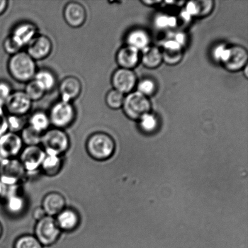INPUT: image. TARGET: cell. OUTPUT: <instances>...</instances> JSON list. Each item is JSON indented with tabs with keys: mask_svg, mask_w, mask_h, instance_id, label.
<instances>
[{
	"mask_svg": "<svg viewBox=\"0 0 248 248\" xmlns=\"http://www.w3.org/2000/svg\"><path fill=\"white\" fill-rule=\"evenodd\" d=\"M24 92L31 102L40 100L46 93L42 87L33 79L26 83Z\"/></svg>",
	"mask_w": 248,
	"mask_h": 248,
	"instance_id": "83f0119b",
	"label": "cell"
},
{
	"mask_svg": "<svg viewBox=\"0 0 248 248\" xmlns=\"http://www.w3.org/2000/svg\"><path fill=\"white\" fill-rule=\"evenodd\" d=\"M3 48L5 52L12 55L21 52V47L17 44L11 35L5 39L3 43Z\"/></svg>",
	"mask_w": 248,
	"mask_h": 248,
	"instance_id": "e575fe53",
	"label": "cell"
},
{
	"mask_svg": "<svg viewBox=\"0 0 248 248\" xmlns=\"http://www.w3.org/2000/svg\"><path fill=\"white\" fill-rule=\"evenodd\" d=\"M12 93L11 86L8 82L0 81V107H3Z\"/></svg>",
	"mask_w": 248,
	"mask_h": 248,
	"instance_id": "8d00e7d4",
	"label": "cell"
},
{
	"mask_svg": "<svg viewBox=\"0 0 248 248\" xmlns=\"http://www.w3.org/2000/svg\"><path fill=\"white\" fill-rule=\"evenodd\" d=\"M14 248H44L34 235L24 234L17 238Z\"/></svg>",
	"mask_w": 248,
	"mask_h": 248,
	"instance_id": "f546056e",
	"label": "cell"
},
{
	"mask_svg": "<svg viewBox=\"0 0 248 248\" xmlns=\"http://www.w3.org/2000/svg\"><path fill=\"white\" fill-rule=\"evenodd\" d=\"M2 234V227L1 223H0V238L1 237Z\"/></svg>",
	"mask_w": 248,
	"mask_h": 248,
	"instance_id": "7bdbcfd3",
	"label": "cell"
},
{
	"mask_svg": "<svg viewBox=\"0 0 248 248\" xmlns=\"http://www.w3.org/2000/svg\"><path fill=\"white\" fill-rule=\"evenodd\" d=\"M19 155L26 173H31L40 170L46 153L41 145L25 146Z\"/></svg>",
	"mask_w": 248,
	"mask_h": 248,
	"instance_id": "9c48e42d",
	"label": "cell"
},
{
	"mask_svg": "<svg viewBox=\"0 0 248 248\" xmlns=\"http://www.w3.org/2000/svg\"><path fill=\"white\" fill-rule=\"evenodd\" d=\"M52 43L48 36L38 35L27 46V53L36 61L43 60L50 55L52 50Z\"/></svg>",
	"mask_w": 248,
	"mask_h": 248,
	"instance_id": "4fadbf2b",
	"label": "cell"
},
{
	"mask_svg": "<svg viewBox=\"0 0 248 248\" xmlns=\"http://www.w3.org/2000/svg\"><path fill=\"white\" fill-rule=\"evenodd\" d=\"M140 51L131 46L126 45L121 48L116 53V62L123 69L133 70L140 60Z\"/></svg>",
	"mask_w": 248,
	"mask_h": 248,
	"instance_id": "ffe728a7",
	"label": "cell"
},
{
	"mask_svg": "<svg viewBox=\"0 0 248 248\" xmlns=\"http://www.w3.org/2000/svg\"><path fill=\"white\" fill-rule=\"evenodd\" d=\"M7 69L12 78L22 83L31 81L37 72L35 61L23 51L11 56Z\"/></svg>",
	"mask_w": 248,
	"mask_h": 248,
	"instance_id": "6da1fadb",
	"label": "cell"
},
{
	"mask_svg": "<svg viewBox=\"0 0 248 248\" xmlns=\"http://www.w3.org/2000/svg\"><path fill=\"white\" fill-rule=\"evenodd\" d=\"M5 190H6V186L0 182V196H4Z\"/></svg>",
	"mask_w": 248,
	"mask_h": 248,
	"instance_id": "b9f144b4",
	"label": "cell"
},
{
	"mask_svg": "<svg viewBox=\"0 0 248 248\" xmlns=\"http://www.w3.org/2000/svg\"><path fill=\"white\" fill-rule=\"evenodd\" d=\"M81 91V82L77 77H67L60 82L59 92L62 101L72 103L78 98Z\"/></svg>",
	"mask_w": 248,
	"mask_h": 248,
	"instance_id": "ac0fdd59",
	"label": "cell"
},
{
	"mask_svg": "<svg viewBox=\"0 0 248 248\" xmlns=\"http://www.w3.org/2000/svg\"><path fill=\"white\" fill-rule=\"evenodd\" d=\"M33 79L35 80L46 92L52 91L57 83L55 75L47 69L38 70Z\"/></svg>",
	"mask_w": 248,
	"mask_h": 248,
	"instance_id": "484cf974",
	"label": "cell"
},
{
	"mask_svg": "<svg viewBox=\"0 0 248 248\" xmlns=\"http://www.w3.org/2000/svg\"><path fill=\"white\" fill-rule=\"evenodd\" d=\"M8 6V1L7 0H0V16L4 13Z\"/></svg>",
	"mask_w": 248,
	"mask_h": 248,
	"instance_id": "60d3db41",
	"label": "cell"
},
{
	"mask_svg": "<svg viewBox=\"0 0 248 248\" xmlns=\"http://www.w3.org/2000/svg\"><path fill=\"white\" fill-rule=\"evenodd\" d=\"M40 145L46 154L62 156L69 150V136L62 129L49 128L43 134Z\"/></svg>",
	"mask_w": 248,
	"mask_h": 248,
	"instance_id": "3957f363",
	"label": "cell"
},
{
	"mask_svg": "<svg viewBox=\"0 0 248 248\" xmlns=\"http://www.w3.org/2000/svg\"><path fill=\"white\" fill-rule=\"evenodd\" d=\"M61 233L55 217L50 216H46L36 222L34 228V236L43 247L54 245L60 239Z\"/></svg>",
	"mask_w": 248,
	"mask_h": 248,
	"instance_id": "5b68a950",
	"label": "cell"
},
{
	"mask_svg": "<svg viewBox=\"0 0 248 248\" xmlns=\"http://www.w3.org/2000/svg\"><path fill=\"white\" fill-rule=\"evenodd\" d=\"M38 35V29L35 24L31 22H23L15 27L11 34L12 38L21 48L28 46Z\"/></svg>",
	"mask_w": 248,
	"mask_h": 248,
	"instance_id": "e0dca14e",
	"label": "cell"
},
{
	"mask_svg": "<svg viewBox=\"0 0 248 248\" xmlns=\"http://www.w3.org/2000/svg\"><path fill=\"white\" fill-rule=\"evenodd\" d=\"M177 19L174 16H168L165 15L158 16L155 19V25L160 28H165L167 27L173 28L176 26Z\"/></svg>",
	"mask_w": 248,
	"mask_h": 248,
	"instance_id": "d590c367",
	"label": "cell"
},
{
	"mask_svg": "<svg viewBox=\"0 0 248 248\" xmlns=\"http://www.w3.org/2000/svg\"><path fill=\"white\" fill-rule=\"evenodd\" d=\"M111 82L113 89L124 94H128L137 85V77L133 70L120 68L114 72Z\"/></svg>",
	"mask_w": 248,
	"mask_h": 248,
	"instance_id": "8fae6325",
	"label": "cell"
},
{
	"mask_svg": "<svg viewBox=\"0 0 248 248\" xmlns=\"http://www.w3.org/2000/svg\"><path fill=\"white\" fill-rule=\"evenodd\" d=\"M139 121L141 130L146 133H152L155 131L159 124L155 116L151 113L143 116Z\"/></svg>",
	"mask_w": 248,
	"mask_h": 248,
	"instance_id": "1f68e13d",
	"label": "cell"
},
{
	"mask_svg": "<svg viewBox=\"0 0 248 248\" xmlns=\"http://www.w3.org/2000/svg\"><path fill=\"white\" fill-rule=\"evenodd\" d=\"M28 122V125L42 134L48 130L51 125L48 114L43 111H37L33 113Z\"/></svg>",
	"mask_w": 248,
	"mask_h": 248,
	"instance_id": "d4e9b609",
	"label": "cell"
},
{
	"mask_svg": "<svg viewBox=\"0 0 248 248\" xmlns=\"http://www.w3.org/2000/svg\"><path fill=\"white\" fill-rule=\"evenodd\" d=\"M62 165V156L46 153L45 157L41 165L40 170L46 176L53 177L60 173Z\"/></svg>",
	"mask_w": 248,
	"mask_h": 248,
	"instance_id": "cb8c5ba5",
	"label": "cell"
},
{
	"mask_svg": "<svg viewBox=\"0 0 248 248\" xmlns=\"http://www.w3.org/2000/svg\"><path fill=\"white\" fill-rule=\"evenodd\" d=\"M61 232H71L79 227L81 217L76 210L65 208L55 217Z\"/></svg>",
	"mask_w": 248,
	"mask_h": 248,
	"instance_id": "2e32d148",
	"label": "cell"
},
{
	"mask_svg": "<svg viewBox=\"0 0 248 248\" xmlns=\"http://www.w3.org/2000/svg\"><path fill=\"white\" fill-rule=\"evenodd\" d=\"M63 17L65 23L73 28H78L84 25L86 21V9L79 2H68L63 11Z\"/></svg>",
	"mask_w": 248,
	"mask_h": 248,
	"instance_id": "9a60e30c",
	"label": "cell"
},
{
	"mask_svg": "<svg viewBox=\"0 0 248 248\" xmlns=\"http://www.w3.org/2000/svg\"><path fill=\"white\" fill-rule=\"evenodd\" d=\"M26 174L23 165L17 158L4 159L0 162V182L4 186H18Z\"/></svg>",
	"mask_w": 248,
	"mask_h": 248,
	"instance_id": "52a82bcc",
	"label": "cell"
},
{
	"mask_svg": "<svg viewBox=\"0 0 248 248\" xmlns=\"http://www.w3.org/2000/svg\"><path fill=\"white\" fill-rule=\"evenodd\" d=\"M126 45L136 48L140 52L150 46L149 33L144 29H136L131 31L126 36Z\"/></svg>",
	"mask_w": 248,
	"mask_h": 248,
	"instance_id": "7402d4cb",
	"label": "cell"
},
{
	"mask_svg": "<svg viewBox=\"0 0 248 248\" xmlns=\"http://www.w3.org/2000/svg\"><path fill=\"white\" fill-rule=\"evenodd\" d=\"M23 145L19 134L7 131L0 137V156L2 159L16 158Z\"/></svg>",
	"mask_w": 248,
	"mask_h": 248,
	"instance_id": "30bf717a",
	"label": "cell"
},
{
	"mask_svg": "<svg viewBox=\"0 0 248 248\" xmlns=\"http://www.w3.org/2000/svg\"><path fill=\"white\" fill-rule=\"evenodd\" d=\"M86 147L87 153L92 159L96 161H105L113 156L116 143L108 134L96 132L87 139Z\"/></svg>",
	"mask_w": 248,
	"mask_h": 248,
	"instance_id": "7a4b0ae2",
	"label": "cell"
},
{
	"mask_svg": "<svg viewBox=\"0 0 248 248\" xmlns=\"http://www.w3.org/2000/svg\"><path fill=\"white\" fill-rule=\"evenodd\" d=\"M20 137L25 146L40 145L43 134L38 132L31 126L27 125L21 131Z\"/></svg>",
	"mask_w": 248,
	"mask_h": 248,
	"instance_id": "4316f807",
	"label": "cell"
},
{
	"mask_svg": "<svg viewBox=\"0 0 248 248\" xmlns=\"http://www.w3.org/2000/svg\"><path fill=\"white\" fill-rule=\"evenodd\" d=\"M41 207L45 210L46 215L55 217L66 208V201L62 194L50 192L44 197Z\"/></svg>",
	"mask_w": 248,
	"mask_h": 248,
	"instance_id": "d6986e66",
	"label": "cell"
},
{
	"mask_svg": "<svg viewBox=\"0 0 248 248\" xmlns=\"http://www.w3.org/2000/svg\"><path fill=\"white\" fill-rule=\"evenodd\" d=\"M46 214L45 210L41 206H38V207L34 209L32 212V217L34 220H36V222L42 219L43 218L46 217Z\"/></svg>",
	"mask_w": 248,
	"mask_h": 248,
	"instance_id": "f35d334b",
	"label": "cell"
},
{
	"mask_svg": "<svg viewBox=\"0 0 248 248\" xmlns=\"http://www.w3.org/2000/svg\"><path fill=\"white\" fill-rule=\"evenodd\" d=\"M32 102L23 91L12 92L4 106L11 115L25 116L30 111Z\"/></svg>",
	"mask_w": 248,
	"mask_h": 248,
	"instance_id": "7c38bea8",
	"label": "cell"
},
{
	"mask_svg": "<svg viewBox=\"0 0 248 248\" xmlns=\"http://www.w3.org/2000/svg\"><path fill=\"white\" fill-rule=\"evenodd\" d=\"M7 128L8 131L11 132L18 133L21 132L23 129L28 125L25 116H16L10 115L6 118Z\"/></svg>",
	"mask_w": 248,
	"mask_h": 248,
	"instance_id": "4dcf8cb0",
	"label": "cell"
},
{
	"mask_svg": "<svg viewBox=\"0 0 248 248\" xmlns=\"http://www.w3.org/2000/svg\"><path fill=\"white\" fill-rule=\"evenodd\" d=\"M125 94L121 92L111 89L106 94V103L109 108L113 110H118L123 108Z\"/></svg>",
	"mask_w": 248,
	"mask_h": 248,
	"instance_id": "f1b7e54d",
	"label": "cell"
},
{
	"mask_svg": "<svg viewBox=\"0 0 248 248\" xmlns=\"http://www.w3.org/2000/svg\"><path fill=\"white\" fill-rule=\"evenodd\" d=\"M141 52V62L147 69H157L161 65L163 60L160 48L150 46Z\"/></svg>",
	"mask_w": 248,
	"mask_h": 248,
	"instance_id": "603a6c76",
	"label": "cell"
},
{
	"mask_svg": "<svg viewBox=\"0 0 248 248\" xmlns=\"http://www.w3.org/2000/svg\"><path fill=\"white\" fill-rule=\"evenodd\" d=\"M122 108L126 117L140 121L143 116L151 113L152 104L147 97L138 91L132 92L125 96Z\"/></svg>",
	"mask_w": 248,
	"mask_h": 248,
	"instance_id": "277c9868",
	"label": "cell"
},
{
	"mask_svg": "<svg viewBox=\"0 0 248 248\" xmlns=\"http://www.w3.org/2000/svg\"><path fill=\"white\" fill-rule=\"evenodd\" d=\"M138 92L146 97L153 95L156 91V84L153 80L151 79H144L139 82L137 85Z\"/></svg>",
	"mask_w": 248,
	"mask_h": 248,
	"instance_id": "d6a6232c",
	"label": "cell"
},
{
	"mask_svg": "<svg viewBox=\"0 0 248 248\" xmlns=\"http://www.w3.org/2000/svg\"><path fill=\"white\" fill-rule=\"evenodd\" d=\"M182 46L174 40L165 41L161 50L163 62L169 65H176L181 62L183 57Z\"/></svg>",
	"mask_w": 248,
	"mask_h": 248,
	"instance_id": "44dd1931",
	"label": "cell"
},
{
	"mask_svg": "<svg viewBox=\"0 0 248 248\" xmlns=\"http://www.w3.org/2000/svg\"><path fill=\"white\" fill-rule=\"evenodd\" d=\"M173 40L176 41L177 43L179 44L180 45L183 47L185 43H186V35L183 33H177L176 34V35H175Z\"/></svg>",
	"mask_w": 248,
	"mask_h": 248,
	"instance_id": "ab89813d",
	"label": "cell"
},
{
	"mask_svg": "<svg viewBox=\"0 0 248 248\" xmlns=\"http://www.w3.org/2000/svg\"><path fill=\"white\" fill-rule=\"evenodd\" d=\"M6 198V208L12 215H19L25 210L26 200L21 193L19 185L6 186L4 194Z\"/></svg>",
	"mask_w": 248,
	"mask_h": 248,
	"instance_id": "5bb4252c",
	"label": "cell"
},
{
	"mask_svg": "<svg viewBox=\"0 0 248 248\" xmlns=\"http://www.w3.org/2000/svg\"><path fill=\"white\" fill-rule=\"evenodd\" d=\"M195 4L196 16L204 17L209 16L213 11L214 1L211 0H202V1H194Z\"/></svg>",
	"mask_w": 248,
	"mask_h": 248,
	"instance_id": "836d02e7",
	"label": "cell"
},
{
	"mask_svg": "<svg viewBox=\"0 0 248 248\" xmlns=\"http://www.w3.org/2000/svg\"><path fill=\"white\" fill-rule=\"evenodd\" d=\"M48 115L51 125L64 130L74 123L76 111L72 103L61 100L53 104Z\"/></svg>",
	"mask_w": 248,
	"mask_h": 248,
	"instance_id": "8992f818",
	"label": "cell"
},
{
	"mask_svg": "<svg viewBox=\"0 0 248 248\" xmlns=\"http://www.w3.org/2000/svg\"><path fill=\"white\" fill-rule=\"evenodd\" d=\"M228 46L222 45H218L216 46L213 51V56L214 59L216 61H217L218 62H220L221 60H222L223 55H224L225 53L226 52V50Z\"/></svg>",
	"mask_w": 248,
	"mask_h": 248,
	"instance_id": "74e56055",
	"label": "cell"
},
{
	"mask_svg": "<svg viewBox=\"0 0 248 248\" xmlns=\"http://www.w3.org/2000/svg\"><path fill=\"white\" fill-rule=\"evenodd\" d=\"M248 53L244 47L235 45L228 47L221 64L228 71L237 72L248 65Z\"/></svg>",
	"mask_w": 248,
	"mask_h": 248,
	"instance_id": "ba28073f",
	"label": "cell"
}]
</instances>
